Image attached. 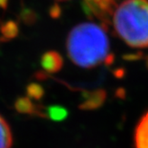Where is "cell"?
<instances>
[{
    "instance_id": "30bf717a",
    "label": "cell",
    "mask_w": 148,
    "mask_h": 148,
    "mask_svg": "<svg viewBox=\"0 0 148 148\" xmlns=\"http://www.w3.org/2000/svg\"><path fill=\"white\" fill-rule=\"evenodd\" d=\"M1 32L5 39H12L17 36L18 34V26L14 21L7 22L4 26L2 27Z\"/></svg>"
},
{
    "instance_id": "7a4b0ae2",
    "label": "cell",
    "mask_w": 148,
    "mask_h": 148,
    "mask_svg": "<svg viewBox=\"0 0 148 148\" xmlns=\"http://www.w3.org/2000/svg\"><path fill=\"white\" fill-rule=\"evenodd\" d=\"M116 32L129 46L148 47V0H125L113 16Z\"/></svg>"
},
{
    "instance_id": "7c38bea8",
    "label": "cell",
    "mask_w": 148,
    "mask_h": 148,
    "mask_svg": "<svg viewBox=\"0 0 148 148\" xmlns=\"http://www.w3.org/2000/svg\"><path fill=\"white\" fill-rule=\"evenodd\" d=\"M8 5V0H0V8L6 9Z\"/></svg>"
},
{
    "instance_id": "52a82bcc",
    "label": "cell",
    "mask_w": 148,
    "mask_h": 148,
    "mask_svg": "<svg viewBox=\"0 0 148 148\" xmlns=\"http://www.w3.org/2000/svg\"><path fill=\"white\" fill-rule=\"evenodd\" d=\"M12 144V137L10 126L0 116V148H11Z\"/></svg>"
},
{
    "instance_id": "5b68a950",
    "label": "cell",
    "mask_w": 148,
    "mask_h": 148,
    "mask_svg": "<svg viewBox=\"0 0 148 148\" xmlns=\"http://www.w3.org/2000/svg\"><path fill=\"white\" fill-rule=\"evenodd\" d=\"M136 148H148V112L141 118L135 133Z\"/></svg>"
},
{
    "instance_id": "ba28073f",
    "label": "cell",
    "mask_w": 148,
    "mask_h": 148,
    "mask_svg": "<svg viewBox=\"0 0 148 148\" xmlns=\"http://www.w3.org/2000/svg\"><path fill=\"white\" fill-rule=\"evenodd\" d=\"M46 114L53 121H62L68 116V110L59 105H52L47 108Z\"/></svg>"
},
{
    "instance_id": "277c9868",
    "label": "cell",
    "mask_w": 148,
    "mask_h": 148,
    "mask_svg": "<svg viewBox=\"0 0 148 148\" xmlns=\"http://www.w3.org/2000/svg\"><path fill=\"white\" fill-rule=\"evenodd\" d=\"M40 63L47 73L55 74L61 70L63 66V58L58 52L48 51L42 56Z\"/></svg>"
},
{
    "instance_id": "5bb4252c",
    "label": "cell",
    "mask_w": 148,
    "mask_h": 148,
    "mask_svg": "<svg viewBox=\"0 0 148 148\" xmlns=\"http://www.w3.org/2000/svg\"><path fill=\"white\" fill-rule=\"evenodd\" d=\"M58 1H66V0H58Z\"/></svg>"
},
{
    "instance_id": "9c48e42d",
    "label": "cell",
    "mask_w": 148,
    "mask_h": 148,
    "mask_svg": "<svg viewBox=\"0 0 148 148\" xmlns=\"http://www.w3.org/2000/svg\"><path fill=\"white\" fill-rule=\"evenodd\" d=\"M27 96L30 99L39 100L44 96V89L38 83H30L27 86Z\"/></svg>"
},
{
    "instance_id": "3957f363",
    "label": "cell",
    "mask_w": 148,
    "mask_h": 148,
    "mask_svg": "<svg viewBox=\"0 0 148 148\" xmlns=\"http://www.w3.org/2000/svg\"><path fill=\"white\" fill-rule=\"evenodd\" d=\"M83 101L80 103L81 110H96L104 103L106 99V92L103 89H97L92 92L82 93Z\"/></svg>"
},
{
    "instance_id": "6da1fadb",
    "label": "cell",
    "mask_w": 148,
    "mask_h": 148,
    "mask_svg": "<svg viewBox=\"0 0 148 148\" xmlns=\"http://www.w3.org/2000/svg\"><path fill=\"white\" fill-rule=\"evenodd\" d=\"M109 39L102 26L84 22L74 27L67 38L68 56L75 65L93 68L105 61L109 53Z\"/></svg>"
},
{
    "instance_id": "8992f818",
    "label": "cell",
    "mask_w": 148,
    "mask_h": 148,
    "mask_svg": "<svg viewBox=\"0 0 148 148\" xmlns=\"http://www.w3.org/2000/svg\"><path fill=\"white\" fill-rule=\"evenodd\" d=\"M14 108L18 113L27 115H36L38 114L39 111L36 110V105L34 104L30 97H20L15 100Z\"/></svg>"
},
{
    "instance_id": "4fadbf2b",
    "label": "cell",
    "mask_w": 148,
    "mask_h": 148,
    "mask_svg": "<svg viewBox=\"0 0 148 148\" xmlns=\"http://www.w3.org/2000/svg\"><path fill=\"white\" fill-rule=\"evenodd\" d=\"M146 65H147V67H148V58H147V61H146Z\"/></svg>"
},
{
    "instance_id": "8fae6325",
    "label": "cell",
    "mask_w": 148,
    "mask_h": 148,
    "mask_svg": "<svg viewBox=\"0 0 148 148\" xmlns=\"http://www.w3.org/2000/svg\"><path fill=\"white\" fill-rule=\"evenodd\" d=\"M61 12H62L61 7L58 4V3H55L53 5H52L49 10V14L53 19H58V18L60 17Z\"/></svg>"
}]
</instances>
